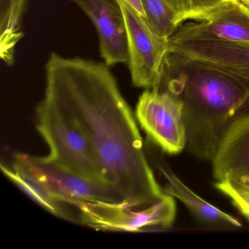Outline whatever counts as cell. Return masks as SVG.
<instances>
[{
    "label": "cell",
    "instance_id": "6da1fadb",
    "mask_svg": "<svg viewBox=\"0 0 249 249\" xmlns=\"http://www.w3.org/2000/svg\"><path fill=\"white\" fill-rule=\"evenodd\" d=\"M45 98L88 140L106 183L132 208L149 206L165 194L148 164L135 116L108 66L51 53Z\"/></svg>",
    "mask_w": 249,
    "mask_h": 249
},
{
    "label": "cell",
    "instance_id": "7a4b0ae2",
    "mask_svg": "<svg viewBox=\"0 0 249 249\" xmlns=\"http://www.w3.org/2000/svg\"><path fill=\"white\" fill-rule=\"evenodd\" d=\"M160 89L183 103L186 148L212 161L231 129L249 118V81L167 55Z\"/></svg>",
    "mask_w": 249,
    "mask_h": 249
},
{
    "label": "cell",
    "instance_id": "3957f363",
    "mask_svg": "<svg viewBox=\"0 0 249 249\" xmlns=\"http://www.w3.org/2000/svg\"><path fill=\"white\" fill-rule=\"evenodd\" d=\"M37 130L50 150L45 157L48 161L81 177L107 184L82 131L45 97L37 106Z\"/></svg>",
    "mask_w": 249,
    "mask_h": 249
},
{
    "label": "cell",
    "instance_id": "277c9868",
    "mask_svg": "<svg viewBox=\"0 0 249 249\" xmlns=\"http://www.w3.org/2000/svg\"><path fill=\"white\" fill-rule=\"evenodd\" d=\"M13 168L40 186L53 199L76 209L87 203L123 202L120 195L108 185L61 168L45 157L17 153Z\"/></svg>",
    "mask_w": 249,
    "mask_h": 249
},
{
    "label": "cell",
    "instance_id": "5b68a950",
    "mask_svg": "<svg viewBox=\"0 0 249 249\" xmlns=\"http://www.w3.org/2000/svg\"><path fill=\"white\" fill-rule=\"evenodd\" d=\"M81 224L97 230L138 232L168 229L176 218L174 196L165 193L145 208H136L122 202L87 203L77 209Z\"/></svg>",
    "mask_w": 249,
    "mask_h": 249
},
{
    "label": "cell",
    "instance_id": "8992f818",
    "mask_svg": "<svg viewBox=\"0 0 249 249\" xmlns=\"http://www.w3.org/2000/svg\"><path fill=\"white\" fill-rule=\"evenodd\" d=\"M117 2L126 26L127 64L132 84L146 89L160 87L170 50L169 40L156 35L144 18L124 1L117 0Z\"/></svg>",
    "mask_w": 249,
    "mask_h": 249
},
{
    "label": "cell",
    "instance_id": "52a82bcc",
    "mask_svg": "<svg viewBox=\"0 0 249 249\" xmlns=\"http://www.w3.org/2000/svg\"><path fill=\"white\" fill-rule=\"evenodd\" d=\"M135 117L148 139L164 153L180 154L187 143L181 100L160 87L148 89L140 96Z\"/></svg>",
    "mask_w": 249,
    "mask_h": 249
},
{
    "label": "cell",
    "instance_id": "ba28073f",
    "mask_svg": "<svg viewBox=\"0 0 249 249\" xmlns=\"http://www.w3.org/2000/svg\"><path fill=\"white\" fill-rule=\"evenodd\" d=\"M169 42L225 43L249 48V8L240 0L224 4L182 23Z\"/></svg>",
    "mask_w": 249,
    "mask_h": 249
},
{
    "label": "cell",
    "instance_id": "9c48e42d",
    "mask_svg": "<svg viewBox=\"0 0 249 249\" xmlns=\"http://www.w3.org/2000/svg\"><path fill=\"white\" fill-rule=\"evenodd\" d=\"M97 30L100 54L107 66L127 63L126 26L117 0H72Z\"/></svg>",
    "mask_w": 249,
    "mask_h": 249
},
{
    "label": "cell",
    "instance_id": "30bf717a",
    "mask_svg": "<svg viewBox=\"0 0 249 249\" xmlns=\"http://www.w3.org/2000/svg\"><path fill=\"white\" fill-rule=\"evenodd\" d=\"M167 55L249 81V48L208 42L170 43Z\"/></svg>",
    "mask_w": 249,
    "mask_h": 249
},
{
    "label": "cell",
    "instance_id": "8fae6325",
    "mask_svg": "<svg viewBox=\"0 0 249 249\" xmlns=\"http://www.w3.org/2000/svg\"><path fill=\"white\" fill-rule=\"evenodd\" d=\"M211 161L216 182L249 189V118L231 129Z\"/></svg>",
    "mask_w": 249,
    "mask_h": 249
},
{
    "label": "cell",
    "instance_id": "7c38bea8",
    "mask_svg": "<svg viewBox=\"0 0 249 249\" xmlns=\"http://www.w3.org/2000/svg\"><path fill=\"white\" fill-rule=\"evenodd\" d=\"M158 167L167 180L164 192L180 199L200 222L209 225L241 227L238 219L211 205L189 189L165 164L160 162Z\"/></svg>",
    "mask_w": 249,
    "mask_h": 249
},
{
    "label": "cell",
    "instance_id": "4fadbf2b",
    "mask_svg": "<svg viewBox=\"0 0 249 249\" xmlns=\"http://www.w3.org/2000/svg\"><path fill=\"white\" fill-rule=\"evenodd\" d=\"M0 57L8 65L14 61L15 49L24 37L23 17L26 0H0Z\"/></svg>",
    "mask_w": 249,
    "mask_h": 249
},
{
    "label": "cell",
    "instance_id": "5bb4252c",
    "mask_svg": "<svg viewBox=\"0 0 249 249\" xmlns=\"http://www.w3.org/2000/svg\"><path fill=\"white\" fill-rule=\"evenodd\" d=\"M2 173L14 182L20 189H22L35 202L42 208L53 215L68 220H73L74 217L68 210V205L61 203L48 195L38 185L18 174L13 167L1 164Z\"/></svg>",
    "mask_w": 249,
    "mask_h": 249
},
{
    "label": "cell",
    "instance_id": "9a60e30c",
    "mask_svg": "<svg viewBox=\"0 0 249 249\" xmlns=\"http://www.w3.org/2000/svg\"><path fill=\"white\" fill-rule=\"evenodd\" d=\"M147 25L160 37L170 39L179 27L174 13L162 0H141Z\"/></svg>",
    "mask_w": 249,
    "mask_h": 249
},
{
    "label": "cell",
    "instance_id": "2e32d148",
    "mask_svg": "<svg viewBox=\"0 0 249 249\" xmlns=\"http://www.w3.org/2000/svg\"><path fill=\"white\" fill-rule=\"evenodd\" d=\"M176 16L179 26L209 14L218 7L236 0H162Z\"/></svg>",
    "mask_w": 249,
    "mask_h": 249
},
{
    "label": "cell",
    "instance_id": "e0dca14e",
    "mask_svg": "<svg viewBox=\"0 0 249 249\" xmlns=\"http://www.w3.org/2000/svg\"><path fill=\"white\" fill-rule=\"evenodd\" d=\"M215 186L231 199L233 205L249 221V189L228 182H216Z\"/></svg>",
    "mask_w": 249,
    "mask_h": 249
},
{
    "label": "cell",
    "instance_id": "ac0fdd59",
    "mask_svg": "<svg viewBox=\"0 0 249 249\" xmlns=\"http://www.w3.org/2000/svg\"><path fill=\"white\" fill-rule=\"evenodd\" d=\"M123 1H124L128 5H130L142 18H145V12H144L141 0H123Z\"/></svg>",
    "mask_w": 249,
    "mask_h": 249
},
{
    "label": "cell",
    "instance_id": "d6986e66",
    "mask_svg": "<svg viewBox=\"0 0 249 249\" xmlns=\"http://www.w3.org/2000/svg\"><path fill=\"white\" fill-rule=\"evenodd\" d=\"M240 1L249 8V0H240Z\"/></svg>",
    "mask_w": 249,
    "mask_h": 249
}]
</instances>
